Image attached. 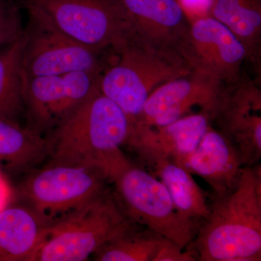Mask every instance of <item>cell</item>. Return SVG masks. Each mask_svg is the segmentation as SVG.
Returning a JSON list of instances; mask_svg holds the SVG:
<instances>
[{"mask_svg": "<svg viewBox=\"0 0 261 261\" xmlns=\"http://www.w3.org/2000/svg\"><path fill=\"white\" fill-rule=\"evenodd\" d=\"M180 53L193 69L212 75L226 85L242 80V67L247 61L245 46L212 16L190 24Z\"/></svg>", "mask_w": 261, "mask_h": 261, "instance_id": "8fae6325", "label": "cell"}, {"mask_svg": "<svg viewBox=\"0 0 261 261\" xmlns=\"http://www.w3.org/2000/svg\"><path fill=\"white\" fill-rule=\"evenodd\" d=\"M108 183L97 166L47 163L23 182L20 194L49 225L102 195Z\"/></svg>", "mask_w": 261, "mask_h": 261, "instance_id": "8992f818", "label": "cell"}, {"mask_svg": "<svg viewBox=\"0 0 261 261\" xmlns=\"http://www.w3.org/2000/svg\"><path fill=\"white\" fill-rule=\"evenodd\" d=\"M174 163L202 178L215 195L232 190L244 167L237 149L212 123L191 153Z\"/></svg>", "mask_w": 261, "mask_h": 261, "instance_id": "9a60e30c", "label": "cell"}, {"mask_svg": "<svg viewBox=\"0 0 261 261\" xmlns=\"http://www.w3.org/2000/svg\"><path fill=\"white\" fill-rule=\"evenodd\" d=\"M20 1L0 0V47L15 42L23 34Z\"/></svg>", "mask_w": 261, "mask_h": 261, "instance_id": "7402d4cb", "label": "cell"}, {"mask_svg": "<svg viewBox=\"0 0 261 261\" xmlns=\"http://www.w3.org/2000/svg\"><path fill=\"white\" fill-rule=\"evenodd\" d=\"M134 224L92 255L97 261H153L163 237Z\"/></svg>", "mask_w": 261, "mask_h": 261, "instance_id": "44dd1931", "label": "cell"}, {"mask_svg": "<svg viewBox=\"0 0 261 261\" xmlns=\"http://www.w3.org/2000/svg\"><path fill=\"white\" fill-rule=\"evenodd\" d=\"M25 42L23 32L15 42L0 51V118L18 124L25 118L23 57Z\"/></svg>", "mask_w": 261, "mask_h": 261, "instance_id": "ffe728a7", "label": "cell"}, {"mask_svg": "<svg viewBox=\"0 0 261 261\" xmlns=\"http://www.w3.org/2000/svg\"><path fill=\"white\" fill-rule=\"evenodd\" d=\"M187 248L196 260H261V169L244 166L237 186L215 195Z\"/></svg>", "mask_w": 261, "mask_h": 261, "instance_id": "6da1fadb", "label": "cell"}, {"mask_svg": "<svg viewBox=\"0 0 261 261\" xmlns=\"http://www.w3.org/2000/svg\"><path fill=\"white\" fill-rule=\"evenodd\" d=\"M145 161L166 187L180 214L198 224L207 217L209 204L191 173L171 160L158 158Z\"/></svg>", "mask_w": 261, "mask_h": 261, "instance_id": "ac0fdd59", "label": "cell"}, {"mask_svg": "<svg viewBox=\"0 0 261 261\" xmlns=\"http://www.w3.org/2000/svg\"><path fill=\"white\" fill-rule=\"evenodd\" d=\"M100 75L74 71L49 76L25 77V126L46 137L99 90Z\"/></svg>", "mask_w": 261, "mask_h": 261, "instance_id": "9c48e42d", "label": "cell"}, {"mask_svg": "<svg viewBox=\"0 0 261 261\" xmlns=\"http://www.w3.org/2000/svg\"><path fill=\"white\" fill-rule=\"evenodd\" d=\"M195 257L190 252L185 251L179 245L168 240L163 238L158 252H156L153 261H195Z\"/></svg>", "mask_w": 261, "mask_h": 261, "instance_id": "603a6c76", "label": "cell"}, {"mask_svg": "<svg viewBox=\"0 0 261 261\" xmlns=\"http://www.w3.org/2000/svg\"><path fill=\"white\" fill-rule=\"evenodd\" d=\"M47 138L27 126L0 118V168L29 169L48 158Z\"/></svg>", "mask_w": 261, "mask_h": 261, "instance_id": "d6986e66", "label": "cell"}, {"mask_svg": "<svg viewBox=\"0 0 261 261\" xmlns=\"http://www.w3.org/2000/svg\"><path fill=\"white\" fill-rule=\"evenodd\" d=\"M135 223L108 190L48 226L35 261H84Z\"/></svg>", "mask_w": 261, "mask_h": 261, "instance_id": "277c9868", "label": "cell"}, {"mask_svg": "<svg viewBox=\"0 0 261 261\" xmlns=\"http://www.w3.org/2000/svg\"><path fill=\"white\" fill-rule=\"evenodd\" d=\"M211 124L210 115L201 111L165 126L132 127L127 145L145 161L159 158L176 162L191 153Z\"/></svg>", "mask_w": 261, "mask_h": 261, "instance_id": "5bb4252c", "label": "cell"}, {"mask_svg": "<svg viewBox=\"0 0 261 261\" xmlns=\"http://www.w3.org/2000/svg\"><path fill=\"white\" fill-rule=\"evenodd\" d=\"M13 192L4 171L0 168V211L12 204Z\"/></svg>", "mask_w": 261, "mask_h": 261, "instance_id": "cb8c5ba5", "label": "cell"}, {"mask_svg": "<svg viewBox=\"0 0 261 261\" xmlns=\"http://www.w3.org/2000/svg\"><path fill=\"white\" fill-rule=\"evenodd\" d=\"M130 129L126 113L98 90L46 136L48 163L97 166L111 183L128 161L121 148L127 145Z\"/></svg>", "mask_w": 261, "mask_h": 261, "instance_id": "7a4b0ae2", "label": "cell"}, {"mask_svg": "<svg viewBox=\"0 0 261 261\" xmlns=\"http://www.w3.org/2000/svg\"><path fill=\"white\" fill-rule=\"evenodd\" d=\"M114 195L127 217L185 249L199 225L180 214L166 187L152 173L128 161L111 178Z\"/></svg>", "mask_w": 261, "mask_h": 261, "instance_id": "5b68a950", "label": "cell"}, {"mask_svg": "<svg viewBox=\"0 0 261 261\" xmlns=\"http://www.w3.org/2000/svg\"><path fill=\"white\" fill-rule=\"evenodd\" d=\"M48 226L28 205L0 211V261H35Z\"/></svg>", "mask_w": 261, "mask_h": 261, "instance_id": "2e32d148", "label": "cell"}, {"mask_svg": "<svg viewBox=\"0 0 261 261\" xmlns=\"http://www.w3.org/2000/svg\"><path fill=\"white\" fill-rule=\"evenodd\" d=\"M37 7L57 28L91 50L106 53L130 39L118 0H20Z\"/></svg>", "mask_w": 261, "mask_h": 261, "instance_id": "ba28073f", "label": "cell"}, {"mask_svg": "<svg viewBox=\"0 0 261 261\" xmlns=\"http://www.w3.org/2000/svg\"><path fill=\"white\" fill-rule=\"evenodd\" d=\"M130 39L181 54L190 23L176 0H118Z\"/></svg>", "mask_w": 261, "mask_h": 261, "instance_id": "4fadbf2b", "label": "cell"}, {"mask_svg": "<svg viewBox=\"0 0 261 261\" xmlns=\"http://www.w3.org/2000/svg\"><path fill=\"white\" fill-rule=\"evenodd\" d=\"M21 4V3H20ZM28 15L23 68L27 78L88 71L101 74L110 51L98 53L61 32L44 12L21 4Z\"/></svg>", "mask_w": 261, "mask_h": 261, "instance_id": "52a82bcc", "label": "cell"}, {"mask_svg": "<svg viewBox=\"0 0 261 261\" xmlns=\"http://www.w3.org/2000/svg\"><path fill=\"white\" fill-rule=\"evenodd\" d=\"M193 70L177 51L129 39L109 53L99 92L123 110L132 126L156 89Z\"/></svg>", "mask_w": 261, "mask_h": 261, "instance_id": "3957f363", "label": "cell"}, {"mask_svg": "<svg viewBox=\"0 0 261 261\" xmlns=\"http://www.w3.org/2000/svg\"><path fill=\"white\" fill-rule=\"evenodd\" d=\"M211 123L238 151L244 166L261 159V92L251 82L227 84L211 114Z\"/></svg>", "mask_w": 261, "mask_h": 261, "instance_id": "30bf717a", "label": "cell"}, {"mask_svg": "<svg viewBox=\"0 0 261 261\" xmlns=\"http://www.w3.org/2000/svg\"><path fill=\"white\" fill-rule=\"evenodd\" d=\"M226 85L212 75L194 69L156 89L132 128L165 126L191 114L192 108L197 106L211 116Z\"/></svg>", "mask_w": 261, "mask_h": 261, "instance_id": "7c38bea8", "label": "cell"}, {"mask_svg": "<svg viewBox=\"0 0 261 261\" xmlns=\"http://www.w3.org/2000/svg\"><path fill=\"white\" fill-rule=\"evenodd\" d=\"M211 13L245 46L247 60L260 68L261 0H211Z\"/></svg>", "mask_w": 261, "mask_h": 261, "instance_id": "e0dca14e", "label": "cell"}]
</instances>
